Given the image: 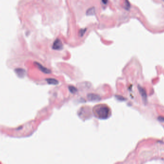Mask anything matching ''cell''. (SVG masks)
Masks as SVG:
<instances>
[{
	"label": "cell",
	"instance_id": "5bb4252c",
	"mask_svg": "<svg viewBox=\"0 0 164 164\" xmlns=\"http://www.w3.org/2000/svg\"><path fill=\"white\" fill-rule=\"evenodd\" d=\"M163 0V1H164V0Z\"/></svg>",
	"mask_w": 164,
	"mask_h": 164
},
{
	"label": "cell",
	"instance_id": "30bf717a",
	"mask_svg": "<svg viewBox=\"0 0 164 164\" xmlns=\"http://www.w3.org/2000/svg\"><path fill=\"white\" fill-rule=\"evenodd\" d=\"M158 120L160 122H164V117H159L158 118Z\"/></svg>",
	"mask_w": 164,
	"mask_h": 164
},
{
	"label": "cell",
	"instance_id": "5b68a950",
	"mask_svg": "<svg viewBox=\"0 0 164 164\" xmlns=\"http://www.w3.org/2000/svg\"><path fill=\"white\" fill-rule=\"evenodd\" d=\"M35 63L37 65L38 67L39 68V69L41 70L43 73H44L45 74H49L51 73L50 70H49V69L44 67V66H43L40 63L37 62H35Z\"/></svg>",
	"mask_w": 164,
	"mask_h": 164
},
{
	"label": "cell",
	"instance_id": "4fadbf2b",
	"mask_svg": "<svg viewBox=\"0 0 164 164\" xmlns=\"http://www.w3.org/2000/svg\"><path fill=\"white\" fill-rule=\"evenodd\" d=\"M108 1V0H102V1L104 4H106L107 3Z\"/></svg>",
	"mask_w": 164,
	"mask_h": 164
},
{
	"label": "cell",
	"instance_id": "7c38bea8",
	"mask_svg": "<svg viewBox=\"0 0 164 164\" xmlns=\"http://www.w3.org/2000/svg\"><path fill=\"white\" fill-rule=\"evenodd\" d=\"M118 97H117L118 99H119V100H124L125 99L123 98V97L122 96H118Z\"/></svg>",
	"mask_w": 164,
	"mask_h": 164
},
{
	"label": "cell",
	"instance_id": "3957f363",
	"mask_svg": "<svg viewBox=\"0 0 164 164\" xmlns=\"http://www.w3.org/2000/svg\"><path fill=\"white\" fill-rule=\"evenodd\" d=\"M87 98L90 101H96L100 100V96L96 94H89L87 95Z\"/></svg>",
	"mask_w": 164,
	"mask_h": 164
},
{
	"label": "cell",
	"instance_id": "7a4b0ae2",
	"mask_svg": "<svg viewBox=\"0 0 164 164\" xmlns=\"http://www.w3.org/2000/svg\"><path fill=\"white\" fill-rule=\"evenodd\" d=\"M63 48V44L59 39H56L53 43L52 48L55 50H61Z\"/></svg>",
	"mask_w": 164,
	"mask_h": 164
},
{
	"label": "cell",
	"instance_id": "8fae6325",
	"mask_svg": "<svg viewBox=\"0 0 164 164\" xmlns=\"http://www.w3.org/2000/svg\"><path fill=\"white\" fill-rule=\"evenodd\" d=\"M85 31V29H84V30H81V31L80 32V34L81 36H82L83 35V34L84 33Z\"/></svg>",
	"mask_w": 164,
	"mask_h": 164
},
{
	"label": "cell",
	"instance_id": "6da1fadb",
	"mask_svg": "<svg viewBox=\"0 0 164 164\" xmlns=\"http://www.w3.org/2000/svg\"><path fill=\"white\" fill-rule=\"evenodd\" d=\"M95 114L97 117L101 119L108 118L110 115V110L108 107L104 105H99L94 109Z\"/></svg>",
	"mask_w": 164,
	"mask_h": 164
},
{
	"label": "cell",
	"instance_id": "9c48e42d",
	"mask_svg": "<svg viewBox=\"0 0 164 164\" xmlns=\"http://www.w3.org/2000/svg\"><path fill=\"white\" fill-rule=\"evenodd\" d=\"M130 5L129 1L128 0H125L124 1V8L127 10H129L130 8Z\"/></svg>",
	"mask_w": 164,
	"mask_h": 164
},
{
	"label": "cell",
	"instance_id": "52a82bcc",
	"mask_svg": "<svg viewBox=\"0 0 164 164\" xmlns=\"http://www.w3.org/2000/svg\"><path fill=\"white\" fill-rule=\"evenodd\" d=\"M47 82L50 84L52 85H57L59 83V81L56 79L53 78H48L46 79Z\"/></svg>",
	"mask_w": 164,
	"mask_h": 164
},
{
	"label": "cell",
	"instance_id": "277c9868",
	"mask_svg": "<svg viewBox=\"0 0 164 164\" xmlns=\"http://www.w3.org/2000/svg\"><path fill=\"white\" fill-rule=\"evenodd\" d=\"M138 88L139 91V92L142 97V98L143 99V100L144 102H146L147 101V95L146 93V91L141 86H140V85L138 86Z\"/></svg>",
	"mask_w": 164,
	"mask_h": 164
},
{
	"label": "cell",
	"instance_id": "8992f818",
	"mask_svg": "<svg viewBox=\"0 0 164 164\" xmlns=\"http://www.w3.org/2000/svg\"><path fill=\"white\" fill-rule=\"evenodd\" d=\"M14 72L16 73L18 76L20 78H23L25 76L26 74V71L24 69L22 68H17L14 70Z\"/></svg>",
	"mask_w": 164,
	"mask_h": 164
},
{
	"label": "cell",
	"instance_id": "ba28073f",
	"mask_svg": "<svg viewBox=\"0 0 164 164\" xmlns=\"http://www.w3.org/2000/svg\"><path fill=\"white\" fill-rule=\"evenodd\" d=\"M69 91L73 94H75L77 91V89H76V88L73 86H69Z\"/></svg>",
	"mask_w": 164,
	"mask_h": 164
}]
</instances>
